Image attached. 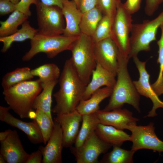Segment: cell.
Instances as JSON below:
<instances>
[{
	"label": "cell",
	"mask_w": 163,
	"mask_h": 163,
	"mask_svg": "<svg viewBox=\"0 0 163 163\" xmlns=\"http://www.w3.org/2000/svg\"><path fill=\"white\" fill-rule=\"evenodd\" d=\"M59 78V89L53 94L56 104L51 110L56 115L75 110L82 100L87 86L78 75L70 59L65 61Z\"/></svg>",
	"instance_id": "obj_1"
},
{
	"label": "cell",
	"mask_w": 163,
	"mask_h": 163,
	"mask_svg": "<svg viewBox=\"0 0 163 163\" xmlns=\"http://www.w3.org/2000/svg\"><path fill=\"white\" fill-rule=\"evenodd\" d=\"M129 59L124 58L119 51L115 85L108 104L103 110L106 111L121 108L124 104L131 105L140 113V95L130 77L128 69Z\"/></svg>",
	"instance_id": "obj_2"
},
{
	"label": "cell",
	"mask_w": 163,
	"mask_h": 163,
	"mask_svg": "<svg viewBox=\"0 0 163 163\" xmlns=\"http://www.w3.org/2000/svg\"><path fill=\"white\" fill-rule=\"evenodd\" d=\"M43 88L39 79L29 80L3 90V94L10 109L20 118L33 119L35 113L33 111V103Z\"/></svg>",
	"instance_id": "obj_3"
},
{
	"label": "cell",
	"mask_w": 163,
	"mask_h": 163,
	"mask_svg": "<svg viewBox=\"0 0 163 163\" xmlns=\"http://www.w3.org/2000/svg\"><path fill=\"white\" fill-rule=\"evenodd\" d=\"M78 36L67 37L63 34L44 35L37 33L30 40V48L22 57L24 61L30 60L37 54L45 53L53 58L60 53L71 50Z\"/></svg>",
	"instance_id": "obj_4"
},
{
	"label": "cell",
	"mask_w": 163,
	"mask_h": 163,
	"mask_svg": "<svg viewBox=\"0 0 163 163\" xmlns=\"http://www.w3.org/2000/svg\"><path fill=\"white\" fill-rule=\"evenodd\" d=\"M94 45L91 37L81 33L70 50L72 56L70 59L73 66L86 85L90 82L93 71L97 65Z\"/></svg>",
	"instance_id": "obj_5"
},
{
	"label": "cell",
	"mask_w": 163,
	"mask_h": 163,
	"mask_svg": "<svg viewBox=\"0 0 163 163\" xmlns=\"http://www.w3.org/2000/svg\"><path fill=\"white\" fill-rule=\"evenodd\" d=\"M163 23V11L152 20L133 24L130 37L129 59L141 51L150 50V43L156 40L158 29Z\"/></svg>",
	"instance_id": "obj_6"
},
{
	"label": "cell",
	"mask_w": 163,
	"mask_h": 163,
	"mask_svg": "<svg viewBox=\"0 0 163 163\" xmlns=\"http://www.w3.org/2000/svg\"><path fill=\"white\" fill-rule=\"evenodd\" d=\"M38 33L44 35L62 34L65 27L62 9L38 0L35 5Z\"/></svg>",
	"instance_id": "obj_7"
},
{
	"label": "cell",
	"mask_w": 163,
	"mask_h": 163,
	"mask_svg": "<svg viewBox=\"0 0 163 163\" xmlns=\"http://www.w3.org/2000/svg\"><path fill=\"white\" fill-rule=\"evenodd\" d=\"M133 21L132 15L126 10L121 2L117 8L111 38L117 46L120 53L124 58L128 59Z\"/></svg>",
	"instance_id": "obj_8"
},
{
	"label": "cell",
	"mask_w": 163,
	"mask_h": 163,
	"mask_svg": "<svg viewBox=\"0 0 163 163\" xmlns=\"http://www.w3.org/2000/svg\"><path fill=\"white\" fill-rule=\"evenodd\" d=\"M154 124L150 123L146 126H131L129 130L131 132L130 141L132 142L131 150L136 152L146 149L154 151L163 152V142L155 134Z\"/></svg>",
	"instance_id": "obj_9"
},
{
	"label": "cell",
	"mask_w": 163,
	"mask_h": 163,
	"mask_svg": "<svg viewBox=\"0 0 163 163\" xmlns=\"http://www.w3.org/2000/svg\"><path fill=\"white\" fill-rule=\"evenodd\" d=\"M133 58L139 73L138 80L133 81L136 89L140 95L149 98L153 104L151 110L146 117H155L157 115L156 110L159 108H163V101L159 98L150 84V75L145 68L146 61L140 60L137 56Z\"/></svg>",
	"instance_id": "obj_10"
},
{
	"label": "cell",
	"mask_w": 163,
	"mask_h": 163,
	"mask_svg": "<svg viewBox=\"0 0 163 163\" xmlns=\"http://www.w3.org/2000/svg\"><path fill=\"white\" fill-rule=\"evenodd\" d=\"M111 146L102 141L95 132L79 149H70L77 163H97L100 155L107 152Z\"/></svg>",
	"instance_id": "obj_11"
},
{
	"label": "cell",
	"mask_w": 163,
	"mask_h": 163,
	"mask_svg": "<svg viewBox=\"0 0 163 163\" xmlns=\"http://www.w3.org/2000/svg\"><path fill=\"white\" fill-rule=\"evenodd\" d=\"M94 52L96 63L117 76L119 53L116 44L111 37L94 43Z\"/></svg>",
	"instance_id": "obj_12"
},
{
	"label": "cell",
	"mask_w": 163,
	"mask_h": 163,
	"mask_svg": "<svg viewBox=\"0 0 163 163\" xmlns=\"http://www.w3.org/2000/svg\"><path fill=\"white\" fill-rule=\"evenodd\" d=\"M10 107L0 106V120L23 132L32 143H43L42 136L36 121L34 120L27 122L14 117L9 111Z\"/></svg>",
	"instance_id": "obj_13"
},
{
	"label": "cell",
	"mask_w": 163,
	"mask_h": 163,
	"mask_svg": "<svg viewBox=\"0 0 163 163\" xmlns=\"http://www.w3.org/2000/svg\"><path fill=\"white\" fill-rule=\"evenodd\" d=\"M95 113L100 123L121 130H129L131 126L136 125L139 120L133 116L132 112L126 108H120L109 111L99 110Z\"/></svg>",
	"instance_id": "obj_14"
},
{
	"label": "cell",
	"mask_w": 163,
	"mask_h": 163,
	"mask_svg": "<svg viewBox=\"0 0 163 163\" xmlns=\"http://www.w3.org/2000/svg\"><path fill=\"white\" fill-rule=\"evenodd\" d=\"M0 142V154L6 163H25L30 154L24 149L16 130H12L7 137Z\"/></svg>",
	"instance_id": "obj_15"
},
{
	"label": "cell",
	"mask_w": 163,
	"mask_h": 163,
	"mask_svg": "<svg viewBox=\"0 0 163 163\" xmlns=\"http://www.w3.org/2000/svg\"><path fill=\"white\" fill-rule=\"evenodd\" d=\"M82 118V115L75 110L69 113L56 115L54 118L62 130L63 147L70 148L74 143Z\"/></svg>",
	"instance_id": "obj_16"
},
{
	"label": "cell",
	"mask_w": 163,
	"mask_h": 163,
	"mask_svg": "<svg viewBox=\"0 0 163 163\" xmlns=\"http://www.w3.org/2000/svg\"><path fill=\"white\" fill-rule=\"evenodd\" d=\"M51 135L46 145L39 149L43 155L42 163H62L63 145L62 131L60 125L54 120Z\"/></svg>",
	"instance_id": "obj_17"
},
{
	"label": "cell",
	"mask_w": 163,
	"mask_h": 163,
	"mask_svg": "<svg viewBox=\"0 0 163 163\" xmlns=\"http://www.w3.org/2000/svg\"><path fill=\"white\" fill-rule=\"evenodd\" d=\"M91 76L86 87L82 100L88 99L94 92L102 86L113 88L116 81L114 75L98 63L93 71Z\"/></svg>",
	"instance_id": "obj_18"
},
{
	"label": "cell",
	"mask_w": 163,
	"mask_h": 163,
	"mask_svg": "<svg viewBox=\"0 0 163 163\" xmlns=\"http://www.w3.org/2000/svg\"><path fill=\"white\" fill-rule=\"evenodd\" d=\"M66 25L62 34L67 37L78 36L81 34L80 24L83 13L73 0L65 2L62 9Z\"/></svg>",
	"instance_id": "obj_19"
},
{
	"label": "cell",
	"mask_w": 163,
	"mask_h": 163,
	"mask_svg": "<svg viewBox=\"0 0 163 163\" xmlns=\"http://www.w3.org/2000/svg\"><path fill=\"white\" fill-rule=\"evenodd\" d=\"M113 88L107 87L101 88L94 92L88 99L82 100L76 110L82 115L95 113L99 110V104L104 99L110 96Z\"/></svg>",
	"instance_id": "obj_20"
},
{
	"label": "cell",
	"mask_w": 163,
	"mask_h": 163,
	"mask_svg": "<svg viewBox=\"0 0 163 163\" xmlns=\"http://www.w3.org/2000/svg\"><path fill=\"white\" fill-rule=\"evenodd\" d=\"M95 133L102 141L112 146L120 147L124 142L130 141V135L111 126L100 123Z\"/></svg>",
	"instance_id": "obj_21"
},
{
	"label": "cell",
	"mask_w": 163,
	"mask_h": 163,
	"mask_svg": "<svg viewBox=\"0 0 163 163\" xmlns=\"http://www.w3.org/2000/svg\"><path fill=\"white\" fill-rule=\"evenodd\" d=\"M82 125L74 143L75 146L70 148L74 149H79L86 139L95 131L100 123L95 113L82 115Z\"/></svg>",
	"instance_id": "obj_22"
},
{
	"label": "cell",
	"mask_w": 163,
	"mask_h": 163,
	"mask_svg": "<svg viewBox=\"0 0 163 163\" xmlns=\"http://www.w3.org/2000/svg\"><path fill=\"white\" fill-rule=\"evenodd\" d=\"M21 25V28L13 34L6 37H0V41L3 44L1 50V52H6L14 42H21L27 39H32L38 32L37 29L32 27L29 21L27 20Z\"/></svg>",
	"instance_id": "obj_23"
},
{
	"label": "cell",
	"mask_w": 163,
	"mask_h": 163,
	"mask_svg": "<svg viewBox=\"0 0 163 163\" xmlns=\"http://www.w3.org/2000/svg\"><path fill=\"white\" fill-rule=\"evenodd\" d=\"M58 82L57 80L43 84L42 91L36 97L33 104L34 109L42 110L52 120L51 106L52 93Z\"/></svg>",
	"instance_id": "obj_24"
},
{
	"label": "cell",
	"mask_w": 163,
	"mask_h": 163,
	"mask_svg": "<svg viewBox=\"0 0 163 163\" xmlns=\"http://www.w3.org/2000/svg\"><path fill=\"white\" fill-rule=\"evenodd\" d=\"M103 14L96 6L83 13L80 24L82 33L91 37Z\"/></svg>",
	"instance_id": "obj_25"
},
{
	"label": "cell",
	"mask_w": 163,
	"mask_h": 163,
	"mask_svg": "<svg viewBox=\"0 0 163 163\" xmlns=\"http://www.w3.org/2000/svg\"><path fill=\"white\" fill-rule=\"evenodd\" d=\"M29 17L17 10L14 11L5 21H0V37L9 36L16 33L18 26Z\"/></svg>",
	"instance_id": "obj_26"
},
{
	"label": "cell",
	"mask_w": 163,
	"mask_h": 163,
	"mask_svg": "<svg viewBox=\"0 0 163 163\" xmlns=\"http://www.w3.org/2000/svg\"><path fill=\"white\" fill-rule=\"evenodd\" d=\"M34 77L29 68H18L3 76L1 85L3 90L6 89L22 82L31 80Z\"/></svg>",
	"instance_id": "obj_27"
},
{
	"label": "cell",
	"mask_w": 163,
	"mask_h": 163,
	"mask_svg": "<svg viewBox=\"0 0 163 163\" xmlns=\"http://www.w3.org/2000/svg\"><path fill=\"white\" fill-rule=\"evenodd\" d=\"M131 149L127 150L120 146H113L112 150L105 154L100 162L103 163H132L135 152Z\"/></svg>",
	"instance_id": "obj_28"
},
{
	"label": "cell",
	"mask_w": 163,
	"mask_h": 163,
	"mask_svg": "<svg viewBox=\"0 0 163 163\" xmlns=\"http://www.w3.org/2000/svg\"><path fill=\"white\" fill-rule=\"evenodd\" d=\"M31 72L34 76L38 77L43 84L50 82L58 80L60 75L58 66L53 63L45 64L33 69Z\"/></svg>",
	"instance_id": "obj_29"
},
{
	"label": "cell",
	"mask_w": 163,
	"mask_h": 163,
	"mask_svg": "<svg viewBox=\"0 0 163 163\" xmlns=\"http://www.w3.org/2000/svg\"><path fill=\"white\" fill-rule=\"evenodd\" d=\"M33 119L38 124L42 136L43 143L46 145L53 132L54 120H51L43 111L39 109L36 110Z\"/></svg>",
	"instance_id": "obj_30"
},
{
	"label": "cell",
	"mask_w": 163,
	"mask_h": 163,
	"mask_svg": "<svg viewBox=\"0 0 163 163\" xmlns=\"http://www.w3.org/2000/svg\"><path fill=\"white\" fill-rule=\"evenodd\" d=\"M114 17L104 15L91 37L94 43L111 37Z\"/></svg>",
	"instance_id": "obj_31"
},
{
	"label": "cell",
	"mask_w": 163,
	"mask_h": 163,
	"mask_svg": "<svg viewBox=\"0 0 163 163\" xmlns=\"http://www.w3.org/2000/svg\"><path fill=\"white\" fill-rule=\"evenodd\" d=\"M160 29L161 37L157 43L158 47V55L157 62L159 64V73L156 81L151 84L152 89L158 96L163 94V26Z\"/></svg>",
	"instance_id": "obj_32"
},
{
	"label": "cell",
	"mask_w": 163,
	"mask_h": 163,
	"mask_svg": "<svg viewBox=\"0 0 163 163\" xmlns=\"http://www.w3.org/2000/svg\"><path fill=\"white\" fill-rule=\"evenodd\" d=\"M121 2V0H98L97 6L103 15L115 17L117 7Z\"/></svg>",
	"instance_id": "obj_33"
},
{
	"label": "cell",
	"mask_w": 163,
	"mask_h": 163,
	"mask_svg": "<svg viewBox=\"0 0 163 163\" xmlns=\"http://www.w3.org/2000/svg\"><path fill=\"white\" fill-rule=\"evenodd\" d=\"M162 3L163 0H145L144 8L145 14L147 16H152Z\"/></svg>",
	"instance_id": "obj_34"
},
{
	"label": "cell",
	"mask_w": 163,
	"mask_h": 163,
	"mask_svg": "<svg viewBox=\"0 0 163 163\" xmlns=\"http://www.w3.org/2000/svg\"><path fill=\"white\" fill-rule=\"evenodd\" d=\"M38 0H20L19 2L15 5L16 10L30 16L31 12L30 7L32 4L35 5L37 4Z\"/></svg>",
	"instance_id": "obj_35"
},
{
	"label": "cell",
	"mask_w": 163,
	"mask_h": 163,
	"mask_svg": "<svg viewBox=\"0 0 163 163\" xmlns=\"http://www.w3.org/2000/svg\"><path fill=\"white\" fill-rule=\"evenodd\" d=\"M142 1V0H126L123 4L126 10L132 15L139 10Z\"/></svg>",
	"instance_id": "obj_36"
},
{
	"label": "cell",
	"mask_w": 163,
	"mask_h": 163,
	"mask_svg": "<svg viewBox=\"0 0 163 163\" xmlns=\"http://www.w3.org/2000/svg\"><path fill=\"white\" fill-rule=\"evenodd\" d=\"M16 10L15 5L10 0L0 1V14L3 16L12 12Z\"/></svg>",
	"instance_id": "obj_37"
},
{
	"label": "cell",
	"mask_w": 163,
	"mask_h": 163,
	"mask_svg": "<svg viewBox=\"0 0 163 163\" xmlns=\"http://www.w3.org/2000/svg\"><path fill=\"white\" fill-rule=\"evenodd\" d=\"M79 9L83 13L95 7L98 0H79Z\"/></svg>",
	"instance_id": "obj_38"
},
{
	"label": "cell",
	"mask_w": 163,
	"mask_h": 163,
	"mask_svg": "<svg viewBox=\"0 0 163 163\" xmlns=\"http://www.w3.org/2000/svg\"><path fill=\"white\" fill-rule=\"evenodd\" d=\"M42 153L39 149L29 155L25 163H42Z\"/></svg>",
	"instance_id": "obj_39"
},
{
	"label": "cell",
	"mask_w": 163,
	"mask_h": 163,
	"mask_svg": "<svg viewBox=\"0 0 163 163\" xmlns=\"http://www.w3.org/2000/svg\"><path fill=\"white\" fill-rule=\"evenodd\" d=\"M43 4L49 5L57 6L62 9L64 3L68 0H40Z\"/></svg>",
	"instance_id": "obj_40"
},
{
	"label": "cell",
	"mask_w": 163,
	"mask_h": 163,
	"mask_svg": "<svg viewBox=\"0 0 163 163\" xmlns=\"http://www.w3.org/2000/svg\"><path fill=\"white\" fill-rule=\"evenodd\" d=\"M12 130L10 129L6 130L4 132L0 133V141H2L5 140L8 136Z\"/></svg>",
	"instance_id": "obj_41"
},
{
	"label": "cell",
	"mask_w": 163,
	"mask_h": 163,
	"mask_svg": "<svg viewBox=\"0 0 163 163\" xmlns=\"http://www.w3.org/2000/svg\"><path fill=\"white\" fill-rule=\"evenodd\" d=\"M0 163H6V161L2 155L0 154Z\"/></svg>",
	"instance_id": "obj_42"
},
{
	"label": "cell",
	"mask_w": 163,
	"mask_h": 163,
	"mask_svg": "<svg viewBox=\"0 0 163 163\" xmlns=\"http://www.w3.org/2000/svg\"><path fill=\"white\" fill-rule=\"evenodd\" d=\"M10 1L14 4L16 5L20 1V0H10Z\"/></svg>",
	"instance_id": "obj_43"
},
{
	"label": "cell",
	"mask_w": 163,
	"mask_h": 163,
	"mask_svg": "<svg viewBox=\"0 0 163 163\" xmlns=\"http://www.w3.org/2000/svg\"><path fill=\"white\" fill-rule=\"evenodd\" d=\"M76 3L78 8H79V0H73Z\"/></svg>",
	"instance_id": "obj_44"
},
{
	"label": "cell",
	"mask_w": 163,
	"mask_h": 163,
	"mask_svg": "<svg viewBox=\"0 0 163 163\" xmlns=\"http://www.w3.org/2000/svg\"></svg>",
	"instance_id": "obj_45"
}]
</instances>
